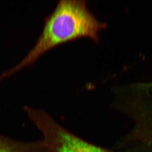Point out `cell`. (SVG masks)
I'll return each instance as SVG.
<instances>
[{"label": "cell", "instance_id": "1", "mask_svg": "<svg viewBox=\"0 0 152 152\" xmlns=\"http://www.w3.org/2000/svg\"><path fill=\"white\" fill-rule=\"evenodd\" d=\"M105 25L89 10L85 1H60L45 19L43 30L34 48L16 66L0 75V81L30 66L44 53L59 45L81 37L98 43L99 33Z\"/></svg>", "mask_w": 152, "mask_h": 152}, {"label": "cell", "instance_id": "2", "mask_svg": "<svg viewBox=\"0 0 152 152\" xmlns=\"http://www.w3.org/2000/svg\"><path fill=\"white\" fill-rule=\"evenodd\" d=\"M29 119L42 135L45 152H114L84 140L66 129L42 109L26 107Z\"/></svg>", "mask_w": 152, "mask_h": 152}, {"label": "cell", "instance_id": "3", "mask_svg": "<svg viewBox=\"0 0 152 152\" xmlns=\"http://www.w3.org/2000/svg\"><path fill=\"white\" fill-rule=\"evenodd\" d=\"M0 152H45L42 141L36 142L16 141L0 134Z\"/></svg>", "mask_w": 152, "mask_h": 152}]
</instances>
